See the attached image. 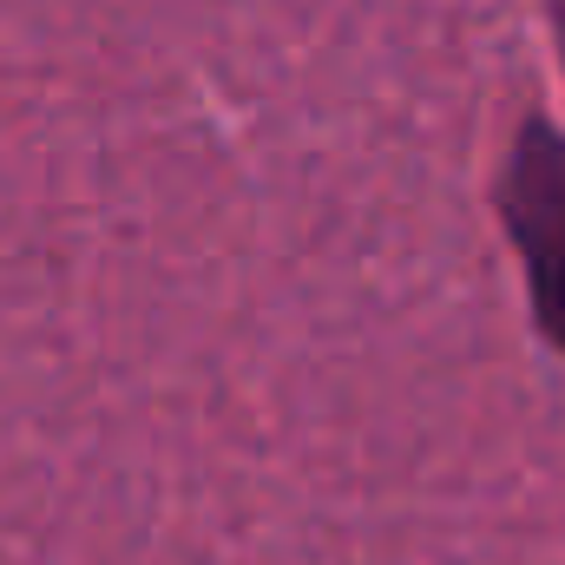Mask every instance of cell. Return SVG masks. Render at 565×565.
<instances>
[{
  "label": "cell",
  "mask_w": 565,
  "mask_h": 565,
  "mask_svg": "<svg viewBox=\"0 0 565 565\" xmlns=\"http://www.w3.org/2000/svg\"><path fill=\"white\" fill-rule=\"evenodd\" d=\"M553 40H559V60H565V0H553Z\"/></svg>",
  "instance_id": "2"
},
{
  "label": "cell",
  "mask_w": 565,
  "mask_h": 565,
  "mask_svg": "<svg viewBox=\"0 0 565 565\" xmlns=\"http://www.w3.org/2000/svg\"><path fill=\"white\" fill-rule=\"evenodd\" d=\"M500 224L520 250L540 335L565 355V132L526 119L500 164Z\"/></svg>",
  "instance_id": "1"
}]
</instances>
